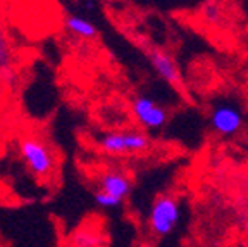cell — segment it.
I'll list each match as a JSON object with an SVG mask.
<instances>
[{"label": "cell", "mask_w": 248, "mask_h": 247, "mask_svg": "<svg viewBox=\"0 0 248 247\" xmlns=\"http://www.w3.org/2000/svg\"><path fill=\"white\" fill-rule=\"evenodd\" d=\"M19 154L26 168L36 178H46L54 170V156L42 140L24 137L19 142Z\"/></svg>", "instance_id": "obj_1"}, {"label": "cell", "mask_w": 248, "mask_h": 247, "mask_svg": "<svg viewBox=\"0 0 248 247\" xmlns=\"http://www.w3.org/2000/svg\"><path fill=\"white\" fill-rule=\"evenodd\" d=\"M150 145V139L141 131H112L102 137V151L110 156H126L143 152Z\"/></svg>", "instance_id": "obj_2"}, {"label": "cell", "mask_w": 248, "mask_h": 247, "mask_svg": "<svg viewBox=\"0 0 248 247\" xmlns=\"http://www.w3.org/2000/svg\"><path fill=\"white\" fill-rule=\"evenodd\" d=\"M179 221L178 201L170 195L157 197L150 209V227L157 235H169Z\"/></svg>", "instance_id": "obj_3"}, {"label": "cell", "mask_w": 248, "mask_h": 247, "mask_svg": "<svg viewBox=\"0 0 248 247\" xmlns=\"http://www.w3.org/2000/svg\"><path fill=\"white\" fill-rule=\"evenodd\" d=\"M133 114L140 121V124H143L148 130L162 128L167 121L166 109L143 95L136 97L135 101H133Z\"/></svg>", "instance_id": "obj_4"}, {"label": "cell", "mask_w": 248, "mask_h": 247, "mask_svg": "<svg viewBox=\"0 0 248 247\" xmlns=\"http://www.w3.org/2000/svg\"><path fill=\"white\" fill-rule=\"evenodd\" d=\"M210 124L221 135H232L243 124V116L234 106H217L210 116Z\"/></svg>", "instance_id": "obj_5"}, {"label": "cell", "mask_w": 248, "mask_h": 247, "mask_svg": "<svg viewBox=\"0 0 248 247\" xmlns=\"http://www.w3.org/2000/svg\"><path fill=\"white\" fill-rule=\"evenodd\" d=\"M100 190L108 195L116 197L119 201H124L131 192V182L124 173L119 171H107L100 178Z\"/></svg>", "instance_id": "obj_6"}, {"label": "cell", "mask_w": 248, "mask_h": 247, "mask_svg": "<svg viewBox=\"0 0 248 247\" xmlns=\"http://www.w3.org/2000/svg\"><path fill=\"white\" fill-rule=\"evenodd\" d=\"M150 62L154 66V70L157 71L162 80H166L167 83L170 85L178 87L179 85V71H178V66L176 62L172 61L170 55H167L166 52L162 51H152L150 52Z\"/></svg>", "instance_id": "obj_7"}, {"label": "cell", "mask_w": 248, "mask_h": 247, "mask_svg": "<svg viewBox=\"0 0 248 247\" xmlns=\"http://www.w3.org/2000/svg\"><path fill=\"white\" fill-rule=\"evenodd\" d=\"M66 28L71 31V33H74V35L81 36V38H86V40H93L98 35L97 26H95L90 19L83 18V16H74V14L67 16Z\"/></svg>", "instance_id": "obj_8"}, {"label": "cell", "mask_w": 248, "mask_h": 247, "mask_svg": "<svg viewBox=\"0 0 248 247\" xmlns=\"http://www.w3.org/2000/svg\"><path fill=\"white\" fill-rule=\"evenodd\" d=\"M0 73H11V49L2 23H0Z\"/></svg>", "instance_id": "obj_9"}, {"label": "cell", "mask_w": 248, "mask_h": 247, "mask_svg": "<svg viewBox=\"0 0 248 247\" xmlns=\"http://www.w3.org/2000/svg\"><path fill=\"white\" fill-rule=\"evenodd\" d=\"M93 199H95V202H97L100 208H117V206L123 204V201H119V199H116V197H112V195H108V194H105L104 190H100V189L93 194Z\"/></svg>", "instance_id": "obj_10"}, {"label": "cell", "mask_w": 248, "mask_h": 247, "mask_svg": "<svg viewBox=\"0 0 248 247\" xmlns=\"http://www.w3.org/2000/svg\"><path fill=\"white\" fill-rule=\"evenodd\" d=\"M97 244V240L90 237L88 233H79V237L76 239V247H93Z\"/></svg>", "instance_id": "obj_11"}, {"label": "cell", "mask_w": 248, "mask_h": 247, "mask_svg": "<svg viewBox=\"0 0 248 247\" xmlns=\"http://www.w3.org/2000/svg\"><path fill=\"white\" fill-rule=\"evenodd\" d=\"M245 233H247V237H248V220H247V225H245Z\"/></svg>", "instance_id": "obj_12"}]
</instances>
